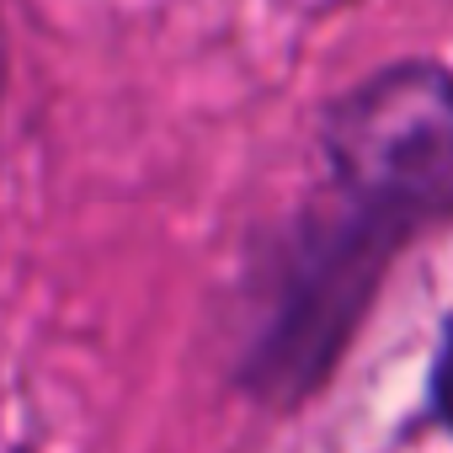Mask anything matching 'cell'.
<instances>
[{
	"mask_svg": "<svg viewBox=\"0 0 453 453\" xmlns=\"http://www.w3.org/2000/svg\"><path fill=\"white\" fill-rule=\"evenodd\" d=\"M421 235L411 208L315 176L246 251L230 299V384L262 411L310 405Z\"/></svg>",
	"mask_w": 453,
	"mask_h": 453,
	"instance_id": "obj_1",
	"label": "cell"
},
{
	"mask_svg": "<svg viewBox=\"0 0 453 453\" xmlns=\"http://www.w3.org/2000/svg\"><path fill=\"white\" fill-rule=\"evenodd\" d=\"M320 176L411 208L426 230L453 219V70L411 54L336 91L315 118Z\"/></svg>",
	"mask_w": 453,
	"mask_h": 453,
	"instance_id": "obj_2",
	"label": "cell"
},
{
	"mask_svg": "<svg viewBox=\"0 0 453 453\" xmlns=\"http://www.w3.org/2000/svg\"><path fill=\"white\" fill-rule=\"evenodd\" d=\"M426 416L453 437V315L437 320V342L426 363Z\"/></svg>",
	"mask_w": 453,
	"mask_h": 453,
	"instance_id": "obj_3",
	"label": "cell"
},
{
	"mask_svg": "<svg viewBox=\"0 0 453 453\" xmlns=\"http://www.w3.org/2000/svg\"><path fill=\"white\" fill-rule=\"evenodd\" d=\"M12 91V27H6V6H0V107Z\"/></svg>",
	"mask_w": 453,
	"mask_h": 453,
	"instance_id": "obj_4",
	"label": "cell"
}]
</instances>
